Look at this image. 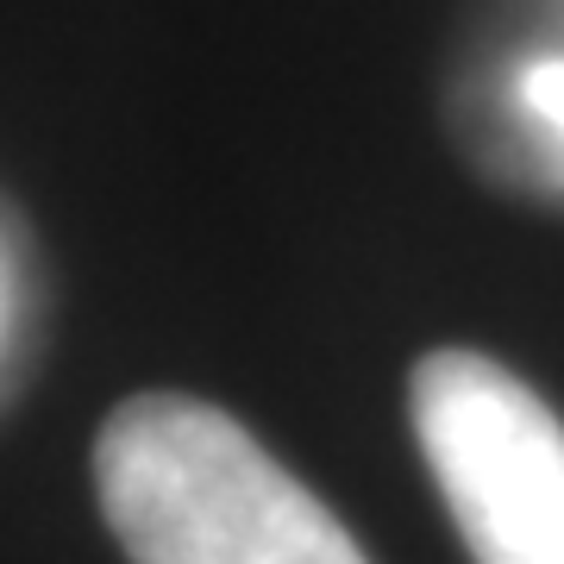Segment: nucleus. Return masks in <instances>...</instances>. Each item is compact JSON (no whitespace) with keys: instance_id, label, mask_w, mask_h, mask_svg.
<instances>
[{"instance_id":"f03ea898","label":"nucleus","mask_w":564,"mask_h":564,"mask_svg":"<svg viewBox=\"0 0 564 564\" xmlns=\"http://www.w3.org/2000/svg\"><path fill=\"white\" fill-rule=\"evenodd\" d=\"M414 433L477 564H564V421L484 351L414 364Z\"/></svg>"},{"instance_id":"7ed1b4c3","label":"nucleus","mask_w":564,"mask_h":564,"mask_svg":"<svg viewBox=\"0 0 564 564\" xmlns=\"http://www.w3.org/2000/svg\"><path fill=\"white\" fill-rule=\"evenodd\" d=\"M464 144L484 170L564 202V32L514 44L464 88Z\"/></svg>"},{"instance_id":"f257e3e1","label":"nucleus","mask_w":564,"mask_h":564,"mask_svg":"<svg viewBox=\"0 0 564 564\" xmlns=\"http://www.w3.org/2000/svg\"><path fill=\"white\" fill-rule=\"evenodd\" d=\"M95 489L132 564H370L232 414L188 395L113 408Z\"/></svg>"}]
</instances>
